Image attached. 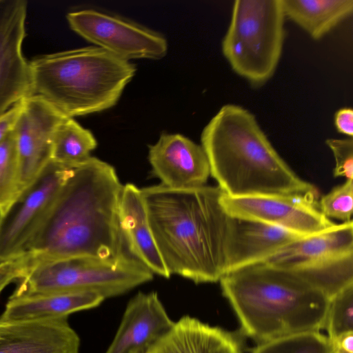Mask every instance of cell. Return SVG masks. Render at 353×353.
I'll use <instances>...</instances> for the list:
<instances>
[{"label": "cell", "instance_id": "obj_16", "mask_svg": "<svg viewBox=\"0 0 353 353\" xmlns=\"http://www.w3.org/2000/svg\"><path fill=\"white\" fill-rule=\"evenodd\" d=\"M303 236H307L278 226L230 216L226 274L264 263L285 245Z\"/></svg>", "mask_w": 353, "mask_h": 353}, {"label": "cell", "instance_id": "obj_25", "mask_svg": "<svg viewBox=\"0 0 353 353\" xmlns=\"http://www.w3.org/2000/svg\"><path fill=\"white\" fill-rule=\"evenodd\" d=\"M324 329L330 340L353 332V283L330 300Z\"/></svg>", "mask_w": 353, "mask_h": 353}, {"label": "cell", "instance_id": "obj_27", "mask_svg": "<svg viewBox=\"0 0 353 353\" xmlns=\"http://www.w3.org/2000/svg\"><path fill=\"white\" fill-rule=\"evenodd\" d=\"M326 145L332 152L335 166L333 170L334 177H345L353 179V139H328Z\"/></svg>", "mask_w": 353, "mask_h": 353}, {"label": "cell", "instance_id": "obj_9", "mask_svg": "<svg viewBox=\"0 0 353 353\" xmlns=\"http://www.w3.org/2000/svg\"><path fill=\"white\" fill-rule=\"evenodd\" d=\"M221 203L230 216L278 226L302 236L321 233L337 224L321 212L318 197L314 196H230L223 193Z\"/></svg>", "mask_w": 353, "mask_h": 353}, {"label": "cell", "instance_id": "obj_14", "mask_svg": "<svg viewBox=\"0 0 353 353\" xmlns=\"http://www.w3.org/2000/svg\"><path fill=\"white\" fill-rule=\"evenodd\" d=\"M174 323L157 292H139L128 303L105 353H149Z\"/></svg>", "mask_w": 353, "mask_h": 353}, {"label": "cell", "instance_id": "obj_1", "mask_svg": "<svg viewBox=\"0 0 353 353\" xmlns=\"http://www.w3.org/2000/svg\"><path fill=\"white\" fill-rule=\"evenodd\" d=\"M123 186L114 168L97 158L91 157L76 167L27 252L38 261L72 256L135 259L119 225Z\"/></svg>", "mask_w": 353, "mask_h": 353}, {"label": "cell", "instance_id": "obj_24", "mask_svg": "<svg viewBox=\"0 0 353 353\" xmlns=\"http://www.w3.org/2000/svg\"><path fill=\"white\" fill-rule=\"evenodd\" d=\"M19 161L14 130L0 142V214L20 193Z\"/></svg>", "mask_w": 353, "mask_h": 353}, {"label": "cell", "instance_id": "obj_29", "mask_svg": "<svg viewBox=\"0 0 353 353\" xmlns=\"http://www.w3.org/2000/svg\"><path fill=\"white\" fill-rule=\"evenodd\" d=\"M23 106V100L16 103L0 116V142L11 132L18 121Z\"/></svg>", "mask_w": 353, "mask_h": 353}, {"label": "cell", "instance_id": "obj_28", "mask_svg": "<svg viewBox=\"0 0 353 353\" xmlns=\"http://www.w3.org/2000/svg\"><path fill=\"white\" fill-rule=\"evenodd\" d=\"M37 262L31 252L0 262V293L10 283L24 278Z\"/></svg>", "mask_w": 353, "mask_h": 353}, {"label": "cell", "instance_id": "obj_7", "mask_svg": "<svg viewBox=\"0 0 353 353\" xmlns=\"http://www.w3.org/2000/svg\"><path fill=\"white\" fill-rule=\"evenodd\" d=\"M152 279L153 273L135 259L72 256L37 261L12 294L88 292L105 299L125 294Z\"/></svg>", "mask_w": 353, "mask_h": 353}, {"label": "cell", "instance_id": "obj_8", "mask_svg": "<svg viewBox=\"0 0 353 353\" xmlns=\"http://www.w3.org/2000/svg\"><path fill=\"white\" fill-rule=\"evenodd\" d=\"M74 168L51 161L0 214V262L28 252Z\"/></svg>", "mask_w": 353, "mask_h": 353}, {"label": "cell", "instance_id": "obj_26", "mask_svg": "<svg viewBox=\"0 0 353 353\" xmlns=\"http://www.w3.org/2000/svg\"><path fill=\"white\" fill-rule=\"evenodd\" d=\"M321 212L327 219H335L342 223L352 221L353 179H348L333 188L318 201Z\"/></svg>", "mask_w": 353, "mask_h": 353}, {"label": "cell", "instance_id": "obj_11", "mask_svg": "<svg viewBox=\"0 0 353 353\" xmlns=\"http://www.w3.org/2000/svg\"><path fill=\"white\" fill-rule=\"evenodd\" d=\"M28 2L0 0V116L32 95L30 62L23 55Z\"/></svg>", "mask_w": 353, "mask_h": 353}, {"label": "cell", "instance_id": "obj_20", "mask_svg": "<svg viewBox=\"0 0 353 353\" xmlns=\"http://www.w3.org/2000/svg\"><path fill=\"white\" fill-rule=\"evenodd\" d=\"M105 298L88 292L14 295L0 316L3 321H29L68 318L72 313L99 306Z\"/></svg>", "mask_w": 353, "mask_h": 353}, {"label": "cell", "instance_id": "obj_3", "mask_svg": "<svg viewBox=\"0 0 353 353\" xmlns=\"http://www.w3.org/2000/svg\"><path fill=\"white\" fill-rule=\"evenodd\" d=\"M201 146L210 175L230 196L299 194L319 197L273 147L255 117L235 104L222 106L204 128Z\"/></svg>", "mask_w": 353, "mask_h": 353}, {"label": "cell", "instance_id": "obj_15", "mask_svg": "<svg viewBox=\"0 0 353 353\" xmlns=\"http://www.w3.org/2000/svg\"><path fill=\"white\" fill-rule=\"evenodd\" d=\"M80 339L68 318L0 321V353H79Z\"/></svg>", "mask_w": 353, "mask_h": 353}, {"label": "cell", "instance_id": "obj_23", "mask_svg": "<svg viewBox=\"0 0 353 353\" xmlns=\"http://www.w3.org/2000/svg\"><path fill=\"white\" fill-rule=\"evenodd\" d=\"M250 353H335V350L327 336L312 331L259 343Z\"/></svg>", "mask_w": 353, "mask_h": 353}, {"label": "cell", "instance_id": "obj_17", "mask_svg": "<svg viewBox=\"0 0 353 353\" xmlns=\"http://www.w3.org/2000/svg\"><path fill=\"white\" fill-rule=\"evenodd\" d=\"M119 216L121 231L130 254L153 274L170 278L150 228L141 190L132 183L123 186Z\"/></svg>", "mask_w": 353, "mask_h": 353}, {"label": "cell", "instance_id": "obj_30", "mask_svg": "<svg viewBox=\"0 0 353 353\" xmlns=\"http://www.w3.org/2000/svg\"><path fill=\"white\" fill-rule=\"evenodd\" d=\"M334 125L337 131L349 137L353 135V110L350 108L339 110L334 116Z\"/></svg>", "mask_w": 353, "mask_h": 353}, {"label": "cell", "instance_id": "obj_2", "mask_svg": "<svg viewBox=\"0 0 353 353\" xmlns=\"http://www.w3.org/2000/svg\"><path fill=\"white\" fill-rule=\"evenodd\" d=\"M150 228L162 260L172 274L196 283L226 274L230 216L218 186L176 189L162 184L141 189Z\"/></svg>", "mask_w": 353, "mask_h": 353}, {"label": "cell", "instance_id": "obj_4", "mask_svg": "<svg viewBox=\"0 0 353 353\" xmlns=\"http://www.w3.org/2000/svg\"><path fill=\"white\" fill-rule=\"evenodd\" d=\"M219 282L242 332L258 343L324 329L330 299L296 270L261 263Z\"/></svg>", "mask_w": 353, "mask_h": 353}, {"label": "cell", "instance_id": "obj_22", "mask_svg": "<svg viewBox=\"0 0 353 353\" xmlns=\"http://www.w3.org/2000/svg\"><path fill=\"white\" fill-rule=\"evenodd\" d=\"M97 141L90 131L72 118H65L57 128L52 138L51 161L76 168L91 157Z\"/></svg>", "mask_w": 353, "mask_h": 353}, {"label": "cell", "instance_id": "obj_31", "mask_svg": "<svg viewBox=\"0 0 353 353\" xmlns=\"http://www.w3.org/2000/svg\"><path fill=\"white\" fill-rule=\"evenodd\" d=\"M330 341L335 353H353V332L343 334Z\"/></svg>", "mask_w": 353, "mask_h": 353}, {"label": "cell", "instance_id": "obj_21", "mask_svg": "<svg viewBox=\"0 0 353 353\" xmlns=\"http://www.w3.org/2000/svg\"><path fill=\"white\" fill-rule=\"evenodd\" d=\"M285 17L321 39L353 11L352 0H281Z\"/></svg>", "mask_w": 353, "mask_h": 353}, {"label": "cell", "instance_id": "obj_5", "mask_svg": "<svg viewBox=\"0 0 353 353\" xmlns=\"http://www.w3.org/2000/svg\"><path fill=\"white\" fill-rule=\"evenodd\" d=\"M32 94L72 118L116 104L136 68L97 46L45 54L30 61Z\"/></svg>", "mask_w": 353, "mask_h": 353}, {"label": "cell", "instance_id": "obj_19", "mask_svg": "<svg viewBox=\"0 0 353 353\" xmlns=\"http://www.w3.org/2000/svg\"><path fill=\"white\" fill-rule=\"evenodd\" d=\"M350 253H353V221L293 241L264 263L279 268L299 269Z\"/></svg>", "mask_w": 353, "mask_h": 353}, {"label": "cell", "instance_id": "obj_12", "mask_svg": "<svg viewBox=\"0 0 353 353\" xmlns=\"http://www.w3.org/2000/svg\"><path fill=\"white\" fill-rule=\"evenodd\" d=\"M68 117L40 96L23 100L14 128L18 148L20 192L30 185L51 161L52 138L60 123Z\"/></svg>", "mask_w": 353, "mask_h": 353}, {"label": "cell", "instance_id": "obj_6", "mask_svg": "<svg viewBox=\"0 0 353 353\" xmlns=\"http://www.w3.org/2000/svg\"><path fill=\"white\" fill-rule=\"evenodd\" d=\"M281 0H236L222 41V52L232 70L253 85L274 74L285 40Z\"/></svg>", "mask_w": 353, "mask_h": 353}, {"label": "cell", "instance_id": "obj_18", "mask_svg": "<svg viewBox=\"0 0 353 353\" xmlns=\"http://www.w3.org/2000/svg\"><path fill=\"white\" fill-rule=\"evenodd\" d=\"M149 353H243L241 338L234 332L183 316Z\"/></svg>", "mask_w": 353, "mask_h": 353}, {"label": "cell", "instance_id": "obj_10", "mask_svg": "<svg viewBox=\"0 0 353 353\" xmlns=\"http://www.w3.org/2000/svg\"><path fill=\"white\" fill-rule=\"evenodd\" d=\"M70 28L87 41L121 59H159L168 50L159 33L118 17L94 10L67 14Z\"/></svg>", "mask_w": 353, "mask_h": 353}, {"label": "cell", "instance_id": "obj_13", "mask_svg": "<svg viewBox=\"0 0 353 353\" xmlns=\"http://www.w3.org/2000/svg\"><path fill=\"white\" fill-rule=\"evenodd\" d=\"M152 173L162 185L183 189L205 185L210 170L201 145L179 134L163 133L149 146Z\"/></svg>", "mask_w": 353, "mask_h": 353}]
</instances>
